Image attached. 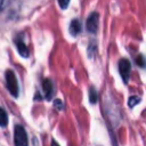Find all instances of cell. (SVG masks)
<instances>
[{"instance_id": "obj_1", "label": "cell", "mask_w": 146, "mask_h": 146, "mask_svg": "<svg viewBox=\"0 0 146 146\" xmlns=\"http://www.w3.org/2000/svg\"><path fill=\"white\" fill-rule=\"evenodd\" d=\"M6 82H7V88H8L9 92L14 97H17L18 96V83H17L15 73L11 70H8L6 72Z\"/></svg>"}, {"instance_id": "obj_12", "label": "cell", "mask_w": 146, "mask_h": 146, "mask_svg": "<svg viewBox=\"0 0 146 146\" xmlns=\"http://www.w3.org/2000/svg\"><path fill=\"white\" fill-rule=\"evenodd\" d=\"M55 104H56V107H57L58 110H62V108H63V104H62V102H60L59 99H56V100H55Z\"/></svg>"}, {"instance_id": "obj_2", "label": "cell", "mask_w": 146, "mask_h": 146, "mask_svg": "<svg viewBox=\"0 0 146 146\" xmlns=\"http://www.w3.org/2000/svg\"><path fill=\"white\" fill-rule=\"evenodd\" d=\"M14 141L15 146H27V135L25 129L22 125L15 127V133H14Z\"/></svg>"}, {"instance_id": "obj_8", "label": "cell", "mask_w": 146, "mask_h": 146, "mask_svg": "<svg viewBox=\"0 0 146 146\" xmlns=\"http://www.w3.org/2000/svg\"><path fill=\"white\" fill-rule=\"evenodd\" d=\"M7 123H8L7 113L5 112L3 108L0 107V125H1V127H5V125H7Z\"/></svg>"}, {"instance_id": "obj_6", "label": "cell", "mask_w": 146, "mask_h": 146, "mask_svg": "<svg viewBox=\"0 0 146 146\" xmlns=\"http://www.w3.org/2000/svg\"><path fill=\"white\" fill-rule=\"evenodd\" d=\"M80 31H81V24H80V22L78 19H73L71 22V24H70V33L72 35H76V34L80 33Z\"/></svg>"}, {"instance_id": "obj_14", "label": "cell", "mask_w": 146, "mask_h": 146, "mask_svg": "<svg viewBox=\"0 0 146 146\" xmlns=\"http://www.w3.org/2000/svg\"><path fill=\"white\" fill-rule=\"evenodd\" d=\"M2 5H3V0H0V9L2 8Z\"/></svg>"}, {"instance_id": "obj_13", "label": "cell", "mask_w": 146, "mask_h": 146, "mask_svg": "<svg viewBox=\"0 0 146 146\" xmlns=\"http://www.w3.org/2000/svg\"><path fill=\"white\" fill-rule=\"evenodd\" d=\"M51 146H59V145H58V144H57L55 140H52V141H51Z\"/></svg>"}, {"instance_id": "obj_10", "label": "cell", "mask_w": 146, "mask_h": 146, "mask_svg": "<svg viewBox=\"0 0 146 146\" xmlns=\"http://www.w3.org/2000/svg\"><path fill=\"white\" fill-rule=\"evenodd\" d=\"M138 102H139V97H137V96H132V97L129 98V106L132 107V106H135Z\"/></svg>"}, {"instance_id": "obj_9", "label": "cell", "mask_w": 146, "mask_h": 146, "mask_svg": "<svg viewBox=\"0 0 146 146\" xmlns=\"http://www.w3.org/2000/svg\"><path fill=\"white\" fill-rule=\"evenodd\" d=\"M89 98H90V102L91 103H96L97 102V92L94 88H90V91H89Z\"/></svg>"}, {"instance_id": "obj_4", "label": "cell", "mask_w": 146, "mask_h": 146, "mask_svg": "<svg viewBox=\"0 0 146 146\" xmlns=\"http://www.w3.org/2000/svg\"><path fill=\"white\" fill-rule=\"evenodd\" d=\"M98 29V14L91 13L87 19V30L91 33H95Z\"/></svg>"}, {"instance_id": "obj_11", "label": "cell", "mask_w": 146, "mask_h": 146, "mask_svg": "<svg viewBox=\"0 0 146 146\" xmlns=\"http://www.w3.org/2000/svg\"><path fill=\"white\" fill-rule=\"evenodd\" d=\"M58 3H59L62 9H66L68 3H70V0H58Z\"/></svg>"}, {"instance_id": "obj_5", "label": "cell", "mask_w": 146, "mask_h": 146, "mask_svg": "<svg viewBox=\"0 0 146 146\" xmlns=\"http://www.w3.org/2000/svg\"><path fill=\"white\" fill-rule=\"evenodd\" d=\"M42 88H43V92H44L46 98H47V99H50V98H51V95H52V83L50 82L49 79L43 80Z\"/></svg>"}, {"instance_id": "obj_7", "label": "cell", "mask_w": 146, "mask_h": 146, "mask_svg": "<svg viewBox=\"0 0 146 146\" xmlns=\"http://www.w3.org/2000/svg\"><path fill=\"white\" fill-rule=\"evenodd\" d=\"M16 46H17L18 52H19L23 57H27V56H29V49H27V47L25 46V43H24L21 39H18V40L16 41Z\"/></svg>"}, {"instance_id": "obj_3", "label": "cell", "mask_w": 146, "mask_h": 146, "mask_svg": "<svg viewBox=\"0 0 146 146\" xmlns=\"http://www.w3.org/2000/svg\"><path fill=\"white\" fill-rule=\"evenodd\" d=\"M130 62L125 58H122L120 62H119V70H120V73H121V76L123 79L124 82H128L129 80V75H130Z\"/></svg>"}]
</instances>
